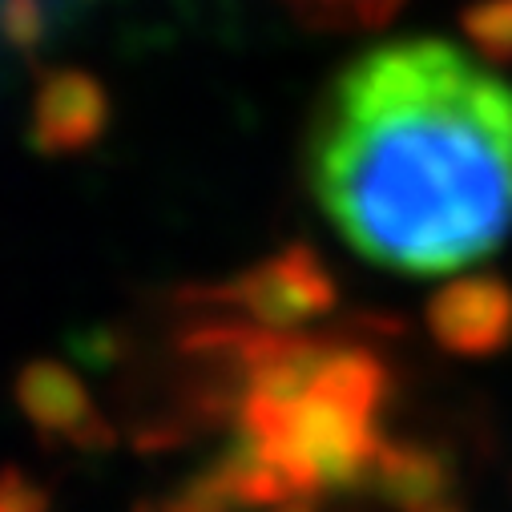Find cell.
Here are the masks:
<instances>
[{
	"label": "cell",
	"instance_id": "6da1fadb",
	"mask_svg": "<svg viewBox=\"0 0 512 512\" xmlns=\"http://www.w3.org/2000/svg\"><path fill=\"white\" fill-rule=\"evenodd\" d=\"M307 186L375 267H472L512 234V85L440 37L371 45L315 101Z\"/></svg>",
	"mask_w": 512,
	"mask_h": 512
},
{
	"label": "cell",
	"instance_id": "3957f363",
	"mask_svg": "<svg viewBox=\"0 0 512 512\" xmlns=\"http://www.w3.org/2000/svg\"><path fill=\"white\" fill-rule=\"evenodd\" d=\"M283 5L319 29H375L392 21L408 0H283Z\"/></svg>",
	"mask_w": 512,
	"mask_h": 512
},
{
	"label": "cell",
	"instance_id": "7a4b0ae2",
	"mask_svg": "<svg viewBox=\"0 0 512 512\" xmlns=\"http://www.w3.org/2000/svg\"><path fill=\"white\" fill-rule=\"evenodd\" d=\"M436 335L456 351H492L512 339V291L492 279L448 287L432 307Z\"/></svg>",
	"mask_w": 512,
	"mask_h": 512
}]
</instances>
